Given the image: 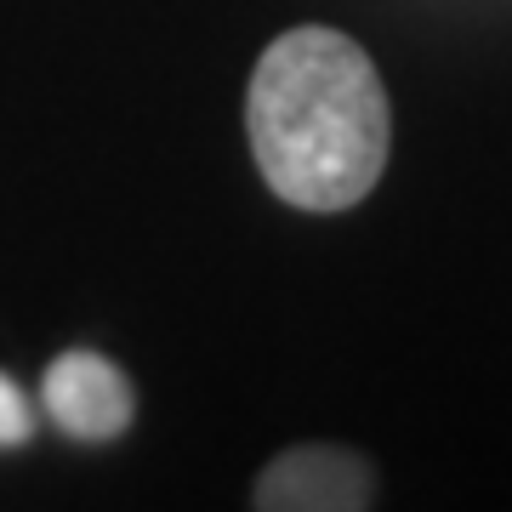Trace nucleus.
Returning a JSON list of instances; mask_svg holds the SVG:
<instances>
[{
    "mask_svg": "<svg viewBox=\"0 0 512 512\" xmlns=\"http://www.w3.org/2000/svg\"><path fill=\"white\" fill-rule=\"evenodd\" d=\"M245 131L262 183L296 211H348L382 183L393 114L382 74L342 29L302 23L256 57Z\"/></svg>",
    "mask_w": 512,
    "mask_h": 512,
    "instance_id": "nucleus-1",
    "label": "nucleus"
},
{
    "mask_svg": "<svg viewBox=\"0 0 512 512\" xmlns=\"http://www.w3.org/2000/svg\"><path fill=\"white\" fill-rule=\"evenodd\" d=\"M262 512H359L376 501V473L342 444H296L256 473Z\"/></svg>",
    "mask_w": 512,
    "mask_h": 512,
    "instance_id": "nucleus-2",
    "label": "nucleus"
},
{
    "mask_svg": "<svg viewBox=\"0 0 512 512\" xmlns=\"http://www.w3.org/2000/svg\"><path fill=\"white\" fill-rule=\"evenodd\" d=\"M46 416L57 421V433H69L80 444H109L120 439L137 416V393H131L126 370L109 365L92 348H69L57 353V365L46 370Z\"/></svg>",
    "mask_w": 512,
    "mask_h": 512,
    "instance_id": "nucleus-3",
    "label": "nucleus"
},
{
    "mask_svg": "<svg viewBox=\"0 0 512 512\" xmlns=\"http://www.w3.org/2000/svg\"><path fill=\"white\" fill-rule=\"evenodd\" d=\"M29 433H35V410H29V399L18 393L12 376H0V450L29 444Z\"/></svg>",
    "mask_w": 512,
    "mask_h": 512,
    "instance_id": "nucleus-4",
    "label": "nucleus"
}]
</instances>
